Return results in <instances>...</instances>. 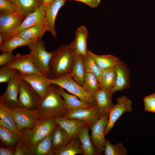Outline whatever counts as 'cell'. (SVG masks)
<instances>
[{"mask_svg": "<svg viewBox=\"0 0 155 155\" xmlns=\"http://www.w3.org/2000/svg\"><path fill=\"white\" fill-rule=\"evenodd\" d=\"M17 72L15 69L2 66L0 69V83L8 82Z\"/></svg>", "mask_w": 155, "mask_h": 155, "instance_id": "37", "label": "cell"}, {"mask_svg": "<svg viewBox=\"0 0 155 155\" xmlns=\"http://www.w3.org/2000/svg\"><path fill=\"white\" fill-rule=\"evenodd\" d=\"M89 52L96 64L102 70L115 67L120 59L118 58L111 54L98 55L90 51Z\"/></svg>", "mask_w": 155, "mask_h": 155, "instance_id": "27", "label": "cell"}, {"mask_svg": "<svg viewBox=\"0 0 155 155\" xmlns=\"http://www.w3.org/2000/svg\"><path fill=\"white\" fill-rule=\"evenodd\" d=\"M15 150L10 148H0V155H15Z\"/></svg>", "mask_w": 155, "mask_h": 155, "instance_id": "43", "label": "cell"}, {"mask_svg": "<svg viewBox=\"0 0 155 155\" xmlns=\"http://www.w3.org/2000/svg\"><path fill=\"white\" fill-rule=\"evenodd\" d=\"M34 40H26L19 36H13L4 40L0 44V50L2 53H12L16 48L27 46Z\"/></svg>", "mask_w": 155, "mask_h": 155, "instance_id": "25", "label": "cell"}, {"mask_svg": "<svg viewBox=\"0 0 155 155\" xmlns=\"http://www.w3.org/2000/svg\"><path fill=\"white\" fill-rule=\"evenodd\" d=\"M83 87L94 96L95 94L101 88L96 76L91 73L86 72H85Z\"/></svg>", "mask_w": 155, "mask_h": 155, "instance_id": "34", "label": "cell"}, {"mask_svg": "<svg viewBox=\"0 0 155 155\" xmlns=\"http://www.w3.org/2000/svg\"><path fill=\"white\" fill-rule=\"evenodd\" d=\"M24 19L18 11L11 13H0V34L4 40L20 25Z\"/></svg>", "mask_w": 155, "mask_h": 155, "instance_id": "13", "label": "cell"}, {"mask_svg": "<svg viewBox=\"0 0 155 155\" xmlns=\"http://www.w3.org/2000/svg\"><path fill=\"white\" fill-rule=\"evenodd\" d=\"M0 118L3 125L7 128L21 135L18 129L11 108L0 100Z\"/></svg>", "mask_w": 155, "mask_h": 155, "instance_id": "22", "label": "cell"}, {"mask_svg": "<svg viewBox=\"0 0 155 155\" xmlns=\"http://www.w3.org/2000/svg\"><path fill=\"white\" fill-rule=\"evenodd\" d=\"M90 125L87 124L82 129L79 133L78 137L80 139L82 145H80L84 155H97L96 151L91 143L89 135V129Z\"/></svg>", "mask_w": 155, "mask_h": 155, "instance_id": "28", "label": "cell"}, {"mask_svg": "<svg viewBox=\"0 0 155 155\" xmlns=\"http://www.w3.org/2000/svg\"><path fill=\"white\" fill-rule=\"evenodd\" d=\"M18 129L34 127L43 118L37 109L32 110L22 106L11 108Z\"/></svg>", "mask_w": 155, "mask_h": 155, "instance_id": "6", "label": "cell"}, {"mask_svg": "<svg viewBox=\"0 0 155 155\" xmlns=\"http://www.w3.org/2000/svg\"><path fill=\"white\" fill-rule=\"evenodd\" d=\"M115 69L116 78L113 91L114 92L125 89H129L130 83V71L126 64L119 59Z\"/></svg>", "mask_w": 155, "mask_h": 155, "instance_id": "16", "label": "cell"}, {"mask_svg": "<svg viewBox=\"0 0 155 155\" xmlns=\"http://www.w3.org/2000/svg\"><path fill=\"white\" fill-rule=\"evenodd\" d=\"M83 61L85 72H90L94 74L99 81L102 70L96 64L88 50L87 55L85 57L83 56Z\"/></svg>", "mask_w": 155, "mask_h": 155, "instance_id": "35", "label": "cell"}, {"mask_svg": "<svg viewBox=\"0 0 155 155\" xmlns=\"http://www.w3.org/2000/svg\"><path fill=\"white\" fill-rule=\"evenodd\" d=\"M29 147L31 155H54L51 133Z\"/></svg>", "mask_w": 155, "mask_h": 155, "instance_id": "23", "label": "cell"}, {"mask_svg": "<svg viewBox=\"0 0 155 155\" xmlns=\"http://www.w3.org/2000/svg\"><path fill=\"white\" fill-rule=\"evenodd\" d=\"M4 39L2 35L0 34V44L4 41Z\"/></svg>", "mask_w": 155, "mask_h": 155, "instance_id": "44", "label": "cell"}, {"mask_svg": "<svg viewBox=\"0 0 155 155\" xmlns=\"http://www.w3.org/2000/svg\"><path fill=\"white\" fill-rule=\"evenodd\" d=\"M56 124L53 118H43L33 128L22 129L21 139L30 147L50 134Z\"/></svg>", "mask_w": 155, "mask_h": 155, "instance_id": "4", "label": "cell"}, {"mask_svg": "<svg viewBox=\"0 0 155 155\" xmlns=\"http://www.w3.org/2000/svg\"><path fill=\"white\" fill-rule=\"evenodd\" d=\"M17 11L15 4L6 0H0V13H11Z\"/></svg>", "mask_w": 155, "mask_h": 155, "instance_id": "38", "label": "cell"}, {"mask_svg": "<svg viewBox=\"0 0 155 155\" xmlns=\"http://www.w3.org/2000/svg\"><path fill=\"white\" fill-rule=\"evenodd\" d=\"M114 93L112 90L101 88L95 94L97 108L101 115L109 113L114 105L112 99Z\"/></svg>", "mask_w": 155, "mask_h": 155, "instance_id": "18", "label": "cell"}, {"mask_svg": "<svg viewBox=\"0 0 155 155\" xmlns=\"http://www.w3.org/2000/svg\"><path fill=\"white\" fill-rule=\"evenodd\" d=\"M0 139L5 145L12 147L21 139V135L5 127L0 119Z\"/></svg>", "mask_w": 155, "mask_h": 155, "instance_id": "30", "label": "cell"}, {"mask_svg": "<svg viewBox=\"0 0 155 155\" xmlns=\"http://www.w3.org/2000/svg\"><path fill=\"white\" fill-rule=\"evenodd\" d=\"M73 0L78 1L84 3L93 8L96 7L99 4L101 0Z\"/></svg>", "mask_w": 155, "mask_h": 155, "instance_id": "42", "label": "cell"}, {"mask_svg": "<svg viewBox=\"0 0 155 155\" xmlns=\"http://www.w3.org/2000/svg\"><path fill=\"white\" fill-rule=\"evenodd\" d=\"M20 78L18 99L21 106L31 110L37 109L42 99L29 84Z\"/></svg>", "mask_w": 155, "mask_h": 155, "instance_id": "8", "label": "cell"}, {"mask_svg": "<svg viewBox=\"0 0 155 155\" xmlns=\"http://www.w3.org/2000/svg\"><path fill=\"white\" fill-rule=\"evenodd\" d=\"M15 155H31L30 147L21 139L15 146Z\"/></svg>", "mask_w": 155, "mask_h": 155, "instance_id": "40", "label": "cell"}, {"mask_svg": "<svg viewBox=\"0 0 155 155\" xmlns=\"http://www.w3.org/2000/svg\"><path fill=\"white\" fill-rule=\"evenodd\" d=\"M30 49L33 64L40 73L48 78L49 65L53 51L48 52L42 38L35 40L26 46Z\"/></svg>", "mask_w": 155, "mask_h": 155, "instance_id": "3", "label": "cell"}, {"mask_svg": "<svg viewBox=\"0 0 155 155\" xmlns=\"http://www.w3.org/2000/svg\"><path fill=\"white\" fill-rule=\"evenodd\" d=\"M43 3V0H15L18 12L25 18Z\"/></svg>", "mask_w": 155, "mask_h": 155, "instance_id": "24", "label": "cell"}, {"mask_svg": "<svg viewBox=\"0 0 155 155\" xmlns=\"http://www.w3.org/2000/svg\"><path fill=\"white\" fill-rule=\"evenodd\" d=\"M104 155H126L127 151L122 144L119 143L115 145L111 144L108 139L106 142L104 146Z\"/></svg>", "mask_w": 155, "mask_h": 155, "instance_id": "36", "label": "cell"}, {"mask_svg": "<svg viewBox=\"0 0 155 155\" xmlns=\"http://www.w3.org/2000/svg\"><path fill=\"white\" fill-rule=\"evenodd\" d=\"M49 84H53L66 90L78 97L79 99L93 106H97L94 96L78 84L70 75L55 79L46 78Z\"/></svg>", "mask_w": 155, "mask_h": 155, "instance_id": "5", "label": "cell"}, {"mask_svg": "<svg viewBox=\"0 0 155 155\" xmlns=\"http://www.w3.org/2000/svg\"><path fill=\"white\" fill-rule=\"evenodd\" d=\"M81 142L77 137L71 140L62 149L55 152L54 155H74L84 154L83 150L80 147Z\"/></svg>", "mask_w": 155, "mask_h": 155, "instance_id": "33", "label": "cell"}, {"mask_svg": "<svg viewBox=\"0 0 155 155\" xmlns=\"http://www.w3.org/2000/svg\"><path fill=\"white\" fill-rule=\"evenodd\" d=\"M108 117L109 113H106L90 125L91 131L90 139L97 155H101L104 150L106 141L105 137L104 131L108 122Z\"/></svg>", "mask_w": 155, "mask_h": 155, "instance_id": "7", "label": "cell"}, {"mask_svg": "<svg viewBox=\"0 0 155 155\" xmlns=\"http://www.w3.org/2000/svg\"><path fill=\"white\" fill-rule=\"evenodd\" d=\"M19 76L29 84L42 99L46 93L49 84L46 78L38 74H23L18 72Z\"/></svg>", "mask_w": 155, "mask_h": 155, "instance_id": "20", "label": "cell"}, {"mask_svg": "<svg viewBox=\"0 0 155 155\" xmlns=\"http://www.w3.org/2000/svg\"><path fill=\"white\" fill-rule=\"evenodd\" d=\"M20 87V78L18 71L8 82L5 92L0 97V100L11 108L22 106L18 98Z\"/></svg>", "mask_w": 155, "mask_h": 155, "instance_id": "11", "label": "cell"}, {"mask_svg": "<svg viewBox=\"0 0 155 155\" xmlns=\"http://www.w3.org/2000/svg\"><path fill=\"white\" fill-rule=\"evenodd\" d=\"M12 3L15 4V0H6Z\"/></svg>", "mask_w": 155, "mask_h": 155, "instance_id": "46", "label": "cell"}, {"mask_svg": "<svg viewBox=\"0 0 155 155\" xmlns=\"http://www.w3.org/2000/svg\"><path fill=\"white\" fill-rule=\"evenodd\" d=\"M83 58L82 55H75L73 69L70 75L75 81L82 86L84 82L85 72Z\"/></svg>", "mask_w": 155, "mask_h": 155, "instance_id": "29", "label": "cell"}, {"mask_svg": "<svg viewBox=\"0 0 155 155\" xmlns=\"http://www.w3.org/2000/svg\"><path fill=\"white\" fill-rule=\"evenodd\" d=\"M45 6L46 4L42 3L35 11L28 15L20 25L9 34L5 40L13 36L23 30L32 26L37 25L45 26Z\"/></svg>", "mask_w": 155, "mask_h": 155, "instance_id": "12", "label": "cell"}, {"mask_svg": "<svg viewBox=\"0 0 155 155\" xmlns=\"http://www.w3.org/2000/svg\"><path fill=\"white\" fill-rule=\"evenodd\" d=\"M52 0H43V2L46 5Z\"/></svg>", "mask_w": 155, "mask_h": 155, "instance_id": "45", "label": "cell"}, {"mask_svg": "<svg viewBox=\"0 0 155 155\" xmlns=\"http://www.w3.org/2000/svg\"><path fill=\"white\" fill-rule=\"evenodd\" d=\"M88 32L84 26L78 28L75 33L74 40L70 44L75 55L85 57L87 55V41Z\"/></svg>", "mask_w": 155, "mask_h": 155, "instance_id": "19", "label": "cell"}, {"mask_svg": "<svg viewBox=\"0 0 155 155\" xmlns=\"http://www.w3.org/2000/svg\"><path fill=\"white\" fill-rule=\"evenodd\" d=\"M51 133L53 148L55 153L63 148L70 141L67 131L58 124H56Z\"/></svg>", "mask_w": 155, "mask_h": 155, "instance_id": "21", "label": "cell"}, {"mask_svg": "<svg viewBox=\"0 0 155 155\" xmlns=\"http://www.w3.org/2000/svg\"><path fill=\"white\" fill-rule=\"evenodd\" d=\"M65 0H52L46 5L45 9V26L48 31L54 37L57 36L55 21L59 9L65 4Z\"/></svg>", "mask_w": 155, "mask_h": 155, "instance_id": "14", "label": "cell"}, {"mask_svg": "<svg viewBox=\"0 0 155 155\" xmlns=\"http://www.w3.org/2000/svg\"><path fill=\"white\" fill-rule=\"evenodd\" d=\"M53 119L56 123L59 125L67 131L70 140L77 137L82 129L85 125L89 124L85 121L78 119H68L64 117H57Z\"/></svg>", "mask_w": 155, "mask_h": 155, "instance_id": "17", "label": "cell"}, {"mask_svg": "<svg viewBox=\"0 0 155 155\" xmlns=\"http://www.w3.org/2000/svg\"><path fill=\"white\" fill-rule=\"evenodd\" d=\"M58 87L53 84L48 86L37 109L43 118L65 117L68 114L71 109L61 98Z\"/></svg>", "mask_w": 155, "mask_h": 155, "instance_id": "1", "label": "cell"}, {"mask_svg": "<svg viewBox=\"0 0 155 155\" xmlns=\"http://www.w3.org/2000/svg\"><path fill=\"white\" fill-rule=\"evenodd\" d=\"M116 78V73L115 67L102 70L99 80L101 88L112 91L115 85Z\"/></svg>", "mask_w": 155, "mask_h": 155, "instance_id": "31", "label": "cell"}, {"mask_svg": "<svg viewBox=\"0 0 155 155\" xmlns=\"http://www.w3.org/2000/svg\"><path fill=\"white\" fill-rule=\"evenodd\" d=\"M75 55L70 44L61 45L53 51L49 65L48 78L70 76Z\"/></svg>", "mask_w": 155, "mask_h": 155, "instance_id": "2", "label": "cell"}, {"mask_svg": "<svg viewBox=\"0 0 155 155\" xmlns=\"http://www.w3.org/2000/svg\"><path fill=\"white\" fill-rule=\"evenodd\" d=\"M117 104L114 105L109 113L108 121L104 131L105 135L113 128L115 122L123 113L132 110V102L128 97L123 96L117 98Z\"/></svg>", "mask_w": 155, "mask_h": 155, "instance_id": "9", "label": "cell"}, {"mask_svg": "<svg viewBox=\"0 0 155 155\" xmlns=\"http://www.w3.org/2000/svg\"><path fill=\"white\" fill-rule=\"evenodd\" d=\"M3 66L15 69L21 74H38L43 76L33 64L30 53L25 55L18 53L14 60Z\"/></svg>", "mask_w": 155, "mask_h": 155, "instance_id": "10", "label": "cell"}, {"mask_svg": "<svg viewBox=\"0 0 155 155\" xmlns=\"http://www.w3.org/2000/svg\"><path fill=\"white\" fill-rule=\"evenodd\" d=\"M102 116L99 113L96 106L71 109L68 114L64 118L84 121L90 125Z\"/></svg>", "mask_w": 155, "mask_h": 155, "instance_id": "15", "label": "cell"}, {"mask_svg": "<svg viewBox=\"0 0 155 155\" xmlns=\"http://www.w3.org/2000/svg\"><path fill=\"white\" fill-rule=\"evenodd\" d=\"M58 89L61 96L64 99L70 109L87 108L93 106L80 100H78L75 95L67 93L62 87L59 86Z\"/></svg>", "mask_w": 155, "mask_h": 155, "instance_id": "32", "label": "cell"}, {"mask_svg": "<svg viewBox=\"0 0 155 155\" xmlns=\"http://www.w3.org/2000/svg\"><path fill=\"white\" fill-rule=\"evenodd\" d=\"M144 111L155 113V93L144 97Z\"/></svg>", "mask_w": 155, "mask_h": 155, "instance_id": "39", "label": "cell"}, {"mask_svg": "<svg viewBox=\"0 0 155 155\" xmlns=\"http://www.w3.org/2000/svg\"><path fill=\"white\" fill-rule=\"evenodd\" d=\"M48 30L43 25H37L26 29L13 36H19L27 40H36L42 37Z\"/></svg>", "mask_w": 155, "mask_h": 155, "instance_id": "26", "label": "cell"}, {"mask_svg": "<svg viewBox=\"0 0 155 155\" xmlns=\"http://www.w3.org/2000/svg\"><path fill=\"white\" fill-rule=\"evenodd\" d=\"M15 55L11 52L2 53L0 55V66H4L14 59Z\"/></svg>", "mask_w": 155, "mask_h": 155, "instance_id": "41", "label": "cell"}]
</instances>
